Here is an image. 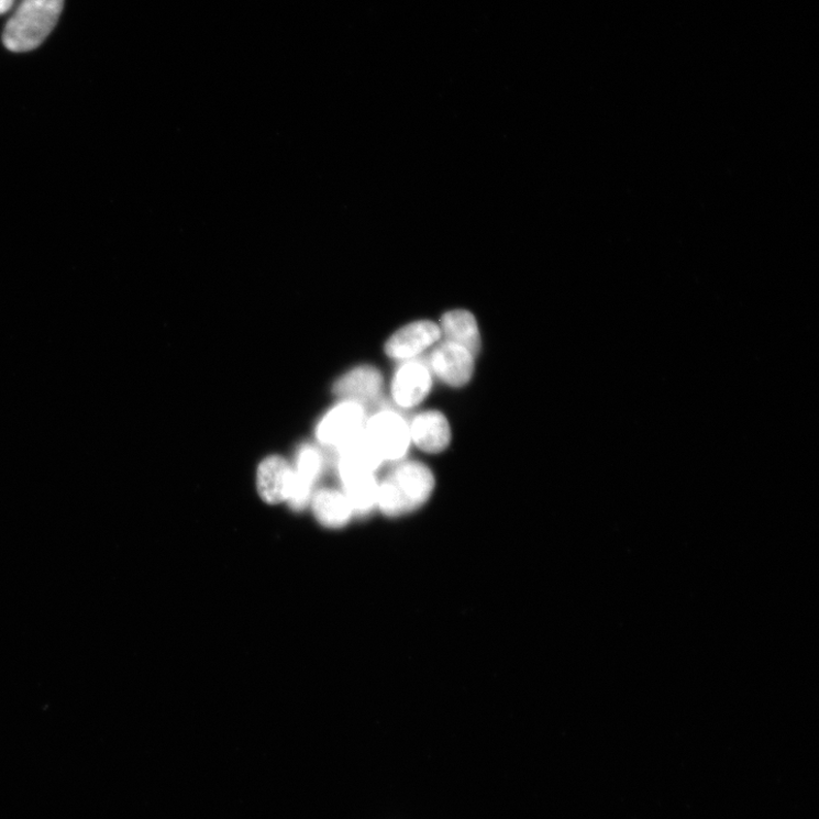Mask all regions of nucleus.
Listing matches in <instances>:
<instances>
[{"instance_id":"f257e3e1","label":"nucleus","mask_w":819,"mask_h":819,"mask_svg":"<svg viewBox=\"0 0 819 819\" xmlns=\"http://www.w3.org/2000/svg\"><path fill=\"white\" fill-rule=\"evenodd\" d=\"M434 488L435 477L428 466L402 463L379 484L377 509L390 518L411 513L428 503Z\"/></svg>"},{"instance_id":"f03ea898","label":"nucleus","mask_w":819,"mask_h":819,"mask_svg":"<svg viewBox=\"0 0 819 819\" xmlns=\"http://www.w3.org/2000/svg\"><path fill=\"white\" fill-rule=\"evenodd\" d=\"M64 0H22L3 32L5 47L15 53L38 48L57 24Z\"/></svg>"},{"instance_id":"7ed1b4c3","label":"nucleus","mask_w":819,"mask_h":819,"mask_svg":"<svg viewBox=\"0 0 819 819\" xmlns=\"http://www.w3.org/2000/svg\"><path fill=\"white\" fill-rule=\"evenodd\" d=\"M365 432L384 463L401 461L411 443L409 423L391 410H383L368 419Z\"/></svg>"},{"instance_id":"20e7f679","label":"nucleus","mask_w":819,"mask_h":819,"mask_svg":"<svg viewBox=\"0 0 819 819\" xmlns=\"http://www.w3.org/2000/svg\"><path fill=\"white\" fill-rule=\"evenodd\" d=\"M366 422L365 407L343 401L321 419L317 436L324 445L340 450L365 431Z\"/></svg>"},{"instance_id":"39448f33","label":"nucleus","mask_w":819,"mask_h":819,"mask_svg":"<svg viewBox=\"0 0 819 819\" xmlns=\"http://www.w3.org/2000/svg\"><path fill=\"white\" fill-rule=\"evenodd\" d=\"M429 368L444 384L463 387L473 378L475 355L464 346L445 341L432 352Z\"/></svg>"},{"instance_id":"423d86ee","label":"nucleus","mask_w":819,"mask_h":819,"mask_svg":"<svg viewBox=\"0 0 819 819\" xmlns=\"http://www.w3.org/2000/svg\"><path fill=\"white\" fill-rule=\"evenodd\" d=\"M442 337L440 325L433 321L421 320L409 323L392 334L385 344L386 354L396 359L409 362L417 355L436 344Z\"/></svg>"},{"instance_id":"0eeeda50","label":"nucleus","mask_w":819,"mask_h":819,"mask_svg":"<svg viewBox=\"0 0 819 819\" xmlns=\"http://www.w3.org/2000/svg\"><path fill=\"white\" fill-rule=\"evenodd\" d=\"M432 385V372L429 366L417 362V359H409L392 378V400L400 408H414L429 397Z\"/></svg>"},{"instance_id":"6e6552de","label":"nucleus","mask_w":819,"mask_h":819,"mask_svg":"<svg viewBox=\"0 0 819 819\" xmlns=\"http://www.w3.org/2000/svg\"><path fill=\"white\" fill-rule=\"evenodd\" d=\"M383 385L379 370L372 366H362L342 376L335 383L334 392L343 401L365 407L379 398Z\"/></svg>"},{"instance_id":"1a4fd4ad","label":"nucleus","mask_w":819,"mask_h":819,"mask_svg":"<svg viewBox=\"0 0 819 819\" xmlns=\"http://www.w3.org/2000/svg\"><path fill=\"white\" fill-rule=\"evenodd\" d=\"M292 480L294 469L280 456L273 455L265 458L257 468V490L267 503L278 505L287 501Z\"/></svg>"},{"instance_id":"9d476101","label":"nucleus","mask_w":819,"mask_h":819,"mask_svg":"<svg viewBox=\"0 0 819 819\" xmlns=\"http://www.w3.org/2000/svg\"><path fill=\"white\" fill-rule=\"evenodd\" d=\"M411 442L423 452L438 454L447 449L451 442V428L446 417L440 411H424L409 423Z\"/></svg>"},{"instance_id":"9b49d317","label":"nucleus","mask_w":819,"mask_h":819,"mask_svg":"<svg viewBox=\"0 0 819 819\" xmlns=\"http://www.w3.org/2000/svg\"><path fill=\"white\" fill-rule=\"evenodd\" d=\"M340 451V475L372 473L383 465L384 461L364 431L344 445Z\"/></svg>"},{"instance_id":"f8f14e48","label":"nucleus","mask_w":819,"mask_h":819,"mask_svg":"<svg viewBox=\"0 0 819 819\" xmlns=\"http://www.w3.org/2000/svg\"><path fill=\"white\" fill-rule=\"evenodd\" d=\"M312 509L318 521L328 529H342L354 516L352 507L342 491L324 488L312 498Z\"/></svg>"},{"instance_id":"ddd939ff","label":"nucleus","mask_w":819,"mask_h":819,"mask_svg":"<svg viewBox=\"0 0 819 819\" xmlns=\"http://www.w3.org/2000/svg\"><path fill=\"white\" fill-rule=\"evenodd\" d=\"M440 330L446 341L466 347L475 356L480 352L482 340L478 323L469 311L446 312L441 319Z\"/></svg>"},{"instance_id":"4468645a","label":"nucleus","mask_w":819,"mask_h":819,"mask_svg":"<svg viewBox=\"0 0 819 819\" xmlns=\"http://www.w3.org/2000/svg\"><path fill=\"white\" fill-rule=\"evenodd\" d=\"M344 495L347 498L354 516L365 517L377 509L378 488L375 474L356 473L341 476Z\"/></svg>"},{"instance_id":"2eb2a0df","label":"nucleus","mask_w":819,"mask_h":819,"mask_svg":"<svg viewBox=\"0 0 819 819\" xmlns=\"http://www.w3.org/2000/svg\"><path fill=\"white\" fill-rule=\"evenodd\" d=\"M322 468V457L319 451L312 446H305L299 452L297 458V468L294 469V477L300 483L314 486Z\"/></svg>"},{"instance_id":"dca6fc26","label":"nucleus","mask_w":819,"mask_h":819,"mask_svg":"<svg viewBox=\"0 0 819 819\" xmlns=\"http://www.w3.org/2000/svg\"><path fill=\"white\" fill-rule=\"evenodd\" d=\"M14 2L15 0H0V15L8 13L12 9Z\"/></svg>"}]
</instances>
